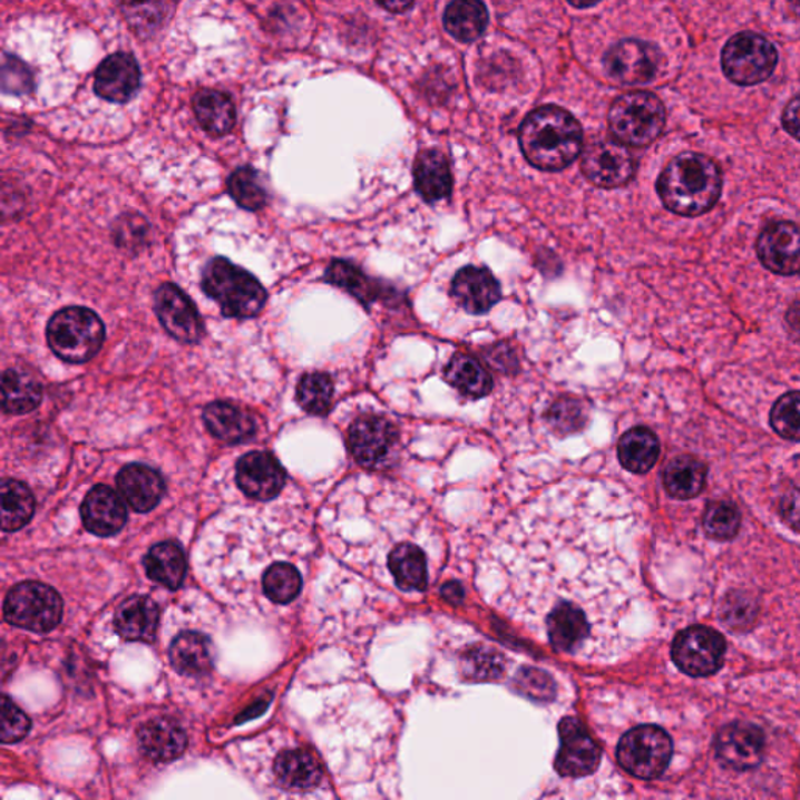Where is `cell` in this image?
<instances>
[{"label":"cell","instance_id":"obj_1","mask_svg":"<svg viewBox=\"0 0 800 800\" xmlns=\"http://www.w3.org/2000/svg\"><path fill=\"white\" fill-rule=\"evenodd\" d=\"M615 516L582 497L520 508L492 545V604L560 654L584 662L615 656L635 597L609 526Z\"/></svg>","mask_w":800,"mask_h":800},{"label":"cell","instance_id":"obj_2","mask_svg":"<svg viewBox=\"0 0 800 800\" xmlns=\"http://www.w3.org/2000/svg\"><path fill=\"white\" fill-rule=\"evenodd\" d=\"M520 149L528 163L543 170H562L582 153V128L568 111L555 105L537 108L519 130Z\"/></svg>","mask_w":800,"mask_h":800},{"label":"cell","instance_id":"obj_3","mask_svg":"<svg viewBox=\"0 0 800 800\" xmlns=\"http://www.w3.org/2000/svg\"><path fill=\"white\" fill-rule=\"evenodd\" d=\"M656 188L671 212L681 216L704 215L720 199L721 170L705 155L682 154L664 168Z\"/></svg>","mask_w":800,"mask_h":800},{"label":"cell","instance_id":"obj_4","mask_svg":"<svg viewBox=\"0 0 800 800\" xmlns=\"http://www.w3.org/2000/svg\"><path fill=\"white\" fill-rule=\"evenodd\" d=\"M202 289L225 316L247 320L262 312L266 291L254 275L225 258L212 260L202 274Z\"/></svg>","mask_w":800,"mask_h":800},{"label":"cell","instance_id":"obj_5","mask_svg":"<svg viewBox=\"0 0 800 800\" xmlns=\"http://www.w3.org/2000/svg\"><path fill=\"white\" fill-rule=\"evenodd\" d=\"M104 340L103 321L84 306L60 310L48 325L50 349L66 363H87L103 349Z\"/></svg>","mask_w":800,"mask_h":800},{"label":"cell","instance_id":"obj_6","mask_svg":"<svg viewBox=\"0 0 800 800\" xmlns=\"http://www.w3.org/2000/svg\"><path fill=\"white\" fill-rule=\"evenodd\" d=\"M609 127L621 143L643 147L660 137L666 123L662 100L646 91H633L615 100Z\"/></svg>","mask_w":800,"mask_h":800},{"label":"cell","instance_id":"obj_7","mask_svg":"<svg viewBox=\"0 0 800 800\" xmlns=\"http://www.w3.org/2000/svg\"><path fill=\"white\" fill-rule=\"evenodd\" d=\"M6 619L26 631L46 633L56 628L64 616V602L56 589L38 582L14 586L3 605Z\"/></svg>","mask_w":800,"mask_h":800},{"label":"cell","instance_id":"obj_8","mask_svg":"<svg viewBox=\"0 0 800 800\" xmlns=\"http://www.w3.org/2000/svg\"><path fill=\"white\" fill-rule=\"evenodd\" d=\"M673 757V741L656 725L628 730L617 744V761L628 774L652 780L662 775Z\"/></svg>","mask_w":800,"mask_h":800},{"label":"cell","instance_id":"obj_9","mask_svg":"<svg viewBox=\"0 0 800 800\" xmlns=\"http://www.w3.org/2000/svg\"><path fill=\"white\" fill-rule=\"evenodd\" d=\"M777 66L774 45L761 35L744 32L730 38L722 50V69L733 84L751 87L772 76Z\"/></svg>","mask_w":800,"mask_h":800},{"label":"cell","instance_id":"obj_10","mask_svg":"<svg viewBox=\"0 0 800 800\" xmlns=\"http://www.w3.org/2000/svg\"><path fill=\"white\" fill-rule=\"evenodd\" d=\"M724 638L713 628L694 625L675 636L673 660L679 670L693 677H706L724 663Z\"/></svg>","mask_w":800,"mask_h":800},{"label":"cell","instance_id":"obj_11","mask_svg":"<svg viewBox=\"0 0 800 800\" xmlns=\"http://www.w3.org/2000/svg\"><path fill=\"white\" fill-rule=\"evenodd\" d=\"M398 429L388 419L367 414L349 429L348 442L353 458L368 469H382L398 446Z\"/></svg>","mask_w":800,"mask_h":800},{"label":"cell","instance_id":"obj_12","mask_svg":"<svg viewBox=\"0 0 800 800\" xmlns=\"http://www.w3.org/2000/svg\"><path fill=\"white\" fill-rule=\"evenodd\" d=\"M604 64L612 79L625 85H643L655 79L663 58L648 42L625 40L608 50Z\"/></svg>","mask_w":800,"mask_h":800},{"label":"cell","instance_id":"obj_13","mask_svg":"<svg viewBox=\"0 0 800 800\" xmlns=\"http://www.w3.org/2000/svg\"><path fill=\"white\" fill-rule=\"evenodd\" d=\"M582 170L592 184L601 188H617L627 184L635 174V160L621 143L601 139L586 147Z\"/></svg>","mask_w":800,"mask_h":800},{"label":"cell","instance_id":"obj_14","mask_svg":"<svg viewBox=\"0 0 800 800\" xmlns=\"http://www.w3.org/2000/svg\"><path fill=\"white\" fill-rule=\"evenodd\" d=\"M560 751L555 769L562 777L592 775L599 768L602 751L588 730L577 718H565L560 722Z\"/></svg>","mask_w":800,"mask_h":800},{"label":"cell","instance_id":"obj_15","mask_svg":"<svg viewBox=\"0 0 800 800\" xmlns=\"http://www.w3.org/2000/svg\"><path fill=\"white\" fill-rule=\"evenodd\" d=\"M155 313L166 332L181 343L194 344L201 340L204 332L201 314L173 283H165L155 293Z\"/></svg>","mask_w":800,"mask_h":800},{"label":"cell","instance_id":"obj_16","mask_svg":"<svg viewBox=\"0 0 800 800\" xmlns=\"http://www.w3.org/2000/svg\"><path fill=\"white\" fill-rule=\"evenodd\" d=\"M757 252L761 263L780 275L800 274V227L779 221L760 233Z\"/></svg>","mask_w":800,"mask_h":800},{"label":"cell","instance_id":"obj_17","mask_svg":"<svg viewBox=\"0 0 800 800\" xmlns=\"http://www.w3.org/2000/svg\"><path fill=\"white\" fill-rule=\"evenodd\" d=\"M236 481L244 495L256 500L274 499L285 487L286 474L270 452L246 453L236 465Z\"/></svg>","mask_w":800,"mask_h":800},{"label":"cell","instance_id":"obj_18","mask_svg":"<svg viewBox=\"0 0 800 800\" xmlns=\"http://www.w3.org/2000/svg\"><path fill=\"white\" fill-rule=\"evenodd\" d=\"M763 733L745 722H736L721 730L716 740V757L722 767L748 771L759 767L763 757Z\"/></svg>","mask_w":800,"mask_h":800},{"label":"cell","instance_id":"obj_19","mask_svg":"<svg viewBox=\"0 0 800 800\" xmlns=\"http://www.w3.org/2000/svg\"><path fill=\"white\" fill-rule=\"evenodd\" d=\"M81 519L97 537H113L126 526L127 510L123 496L104 485L92 488L81 504Z\"/></svg>","mask_w":800,"mask_h":800},{"label":"cell","instance_id":"obj_20","mask_svg":"<svg viewBox=\"0 0 800 800\" xmlns=\"http://www.w3.org/2000/svg\"><path fill=\"white\" fill-rule=\"evenodd\" d=\"M452 294L466 312L481 314L499 302L500 286L485 267L466 266L453 277Z\"/></svg>","mask_w":800,"mask_h":800},{"label":"cell","instance_id":"obj_21","mask_svg":"<svg viewBox=\"0 0 800 800\" xmlns=\"http://www.w3.org/2000/svg\"><path fill=\"white\" fill-rule=\"evenodd\" d=\"M139 87L137 60L128 53H115L97 68L95 89L97 96L110 103H126Z\"/></svg>","mask_w":800,"mask_h":800},{"label":"cell","instance_id":"obj_22","mask_svg":"<svg viewBox=\"0 0 800 800\" xmlns=\"http://www.w3.org/2000/svg\"><path fill=\"white\" fill-rule=\"evenodd\" d=\"M119 495L135 511L147 513L160 504L165 484L160 474L146 465H128L118 474Z\"/></svg>","mask_w":800,"mask_h":800},{"label":"cell","instance_id":"obj_23","mask_svg":"<svg viewBox=\"0 0 800 800\" xmlns=\"http://www.w3.org/2000/svg\"><path fill=\"white\" fill-rule=\"evenodd\" d=\"M160 609L150 597H128L119 605L115 616L116 631L128 641L150 643L157 635Z\"/></svg>","mask_w":800,"mask_h":800},{"label":"cell","instance_id":"obj_24","mask_svg":"<svg viewBox=\"0 0 800 800\" xmlns=\"http://www.w3.org/2000/svg\"><path fill=\"white\" fill-rule=\"evenodd\" d=\"M138 743L155 763H169L185 752L186 735L177 722L157 718L138 730Z\"/></svg>","mask_w":800,"mask_h":800},{"label":"cell","instance_id":"obj_25","mask_svg":"<svg viewBox=\"0 0 800 800\" xmlns=\"http://www.w3.org/2000/svg\"><path fill=\"white\" fill-rule=\"evenodd\" d=\"M274 774L277 783L290 791H312L322 780L320 761L305 749H290L279 753Z\"/></svg>","mask_w":800,"mask_h":800},{"label":"cell","instance_id":"obj_26","mask_svg":"<svg viewBox=\"0 0 800 800\" xmlns=\"http://www.w3.org/2000/svg\"><path fill=\"white\" fill-rule=\"evenodd\" d=\"M204 422L217 440L238 445L254 437L255 419L243 407L232 402H213L204 410Z\"/></svg>","mask_w":800,"mask_h":800},{"label":"cell","instance_id":"obj_27","mask_svg":"<svg viewBox=\"0 0 800 800\" xmlns=\"http://www.w3.org/2000/svg\"><path fill=\"white\" fill-rule=\"evenodd\" d=\"M388 568L396 585L403 592H425L429 585V563L417 545L402 543L396 546L388 555Z\"/></svg>","mask_w":800,"mask_h":800},{"label":"cell","instance_id":"obj_28","mask_svg":"<svg viewBox=\"0 0 800 800\" xmlns=\"http://www.w3.org/2000/svg\"><path fill=\"white\" fill-rule=\"evenodd\" d=\"M170 663L178 674L197 677L213 666V648L207 636L196 632L181 633L170 646Z\"/></svg>","mask_w":800,"mask_h":800},{"label":"cell","instance_id":"obj_29","mask_svg":"<svg viewBox=\"0 0 800 800\" xmlns=\"http://www.w3.org/2000/svg\"><path fill=\"white\" fill-rule=\"evenodd\" d=\"M414 182L418 193L427 202H437L452 192V173L445 155L438 150H425L418 155L414 165Z\"/></svg>","mask_w":800,"mask_h":800},{"label":"cell","instance_id":"obj_30","mask_svg":"<svg viewBox=\"0 0 800 800\" xmlns=\"http://www.w3.org/2000/svg\"><path fill=\"white\" fill-rule=\"evenodd\" d=\"M194 111L202 128L212 137H224L236 123L232 97L216 89H204L194 99Z\"/></svg>","mask_w":800,"mask_h":800},{"label":"cell","instance_id":"obj_31","mask_svg":"<svg viewBox=\"0 0 800 800\" xmlns=\"http://www.w3.org/2000/svg\"><path fill=\"white\" fill-rule=\"evenodd\" d=\"M617 456L627 471L635 474L651 471L660 456L658 438L646 427H635L621 438Z\"/></svg>","mask_w":800,"mask_h":800},{"label":"cell","instance_id":"obj_32","mask_svg":"<svg viewBox=\"0 0 800 800\" xmlns=\"http://www.w3.org/2000/svg\"><path fill=\"white\" fill-rule=\"evenodd\" d=\"M147 576L154 582L177 589L184 584L186 576V558L182 547L176 543H160L147 553L145 558Z\"/></svg>","mask_w":800,"mask_h":800},{"label":"cell","instance_id":"obj_33","mask_svg":"<svg viewBox=\"0 0 800 800\" xmlns=\"http://www.w3.org/2000/svg\"><path fill=\"white\" fill-rule=\"evenodd\" d=\"M445 377L461 394L479 399L492 390V379L479 360L457 353L445 369Z\"/></svg>","mask_w":800,"mask_h":800},{"label":"cell","instance_id":"obj_34","mask_svg":"<svg viewBox=\"0 0 800 800\" xmlns=\"http://www.w3.org/2000/svg\"><path fill=\"white\" fill-rule=\"evenodd\" d=\"M705 465L697 458L682 456L674 458L663 474L664 488L675 499H693L704 489Z\"/></svg>","mask_w":800,"mask_h":800},{"label":"cell","instance_id":"obj_35","mask_svg":"<svg viewBox=\"0 0 800 800\" xmlns=\"http://www.w3.org/2000/svg\"><path fill=\"white\" fill-rule=\"evenodd\" d=\"M3 410L11 414H25L37 409L42 399V387L32 374L19 369L3 372Z\"/></svg>","mask_w":800,"mask_h":800},{"label":"cell","instance_id":"obj_36","mask_svg":"<svg viewBox=\"0 0 800 800\" xmlns=\"http://www.w3.org/2000/svg\"><path fill=\"white\" fill-rule=\"evenodd\" d=\"M488 25L487 7L481 0H453L445 13L446 30L460 41H474Z\"/></svg>","mask_w":800,"mask_h":800},{"label":"cell","instance_id":"obj_37","mask_svg":"<svg viewBox=\"0 0 800 800\" xmlns=\"http://www.w3.org/2000/svg\"><path fill=\"white\" fill-rule=\"evenodd\" d=\"M35 497L25 484L6 480L2 484V528L6 531L19 530L32 519Z\"/></svg>","mask_w":800,"mask_h":800},{"label":"cell","instance_id":"obj_38","mask_svg":"<svg viewBox=\"0 0 800 800\" xmlns=\"http://www.w3.org/2000/svg\"><path fill=\"white\" fill-rule=\"evenodd\" d=\"M297 402L306 413L321 414L328 413L333 399L332 379L324 372H310L299 380L297 384Z\"/></svg>","mask_w":800,"mask_h":800},{"label":"cell","instance_id":"obj_39","mask_svg":"<svg viewBox=\"0 0 800 800\" xmlns=\"http://www.w3.org/2000/svg\"><path fill=\"white\" fill-rule=\"evenodd\" d=\"M302 588V577L290 563H275L263 576V589L267 599L289 604L296 599Z\"/></svg>","mask_w":800,"mask_h":800},{"label":"cell","instance_id":"obj_40","mask_svg":"<svg viewBox=\"0 0 800 800\" xmlns=\"http://www.w3.org/2000/svg\"><path fill=\"white\" fill-rule=\"evenodd\" d=\"M546 421L550 429L562 437L581 432L588 422V407L578 399H558L547 411Z\"/></svg>","mask_w":800,"mask_h":800},{"label":"cell","instance_id":"obj_41","mask_svg":"<svg viewBox=\"0 0 800 800\" xmlns=\"http://www.w3.org/2000/svg\"><path fill=\"white\" fill-rule=\"evenodd\" d=\"M325 277H328L330 283L348 291V293L360 299L364 304L375 301L377 296H379L375 283L369 281L367 275L361 273L359 267L352 266V264L333 262L330 264Z\"/></svg>","mask_w":800,"mask_h":800},{"label":"cell","instance_id":"obj_42","mask_svg":"<svg viewBox=\"0 0 800 800\" xmlns=\"http://www.w3.org/2000/svg\"><path fill=\"white\" fill-rule=\"evenodd\" d=\"M228 192L240 207L252 209V212L266 205V189H264L262 178L252 168L235 170L228 181Z\"/></svg>","mask_w":800,"mask_h":800},{"label":"cell","instance_id":"obj_43","mask_svg":"<svg viewBox=\"0 0 800 800\" xmlns=\"http://www.w3.org/2000/svg\"><path fill=\"white\" fill-rule=\"evenodd\" d=\"M771 426L780 437L800 441V391L788 392L771 411Z\"/></svg>","mask_w":800,"mask_h":800},{"label":"cell","instance_id":"obj_44","mask_svg":"<svg viewBox=\"0 0 800 800\" xmlns=\"http://www.w3.org/2000/svg\"><path fill=\"white\" fill-rule=\"evenodd\" d=\"M741 516L735 505L720 500L706 508L704 527L710 537L716 539H732L740 530Z\"/></svg>","mask_w":800,"mask_h":800},{"label":"cell","instance_id":"obj_45","mask_svg":"<svg viewBox=\"0 0 800 800\" xmlns=\"http://www.w3.org/2000/svg\"><path fill=\"white\" fill-rule=\"evenodd\" d=\"M29 716L9 696H3L2 701V741L6 744L17 743L27 736L30 730Z\"/></svg>","mask_w":800,"mask_h":800},{"label":"cell","instance_id":"obj_46","mask_svg":"<svg viewBox=\"0 0 800 800\" xmlns=\"http://www.w3.org/2000/svg\"><path fill=\"white\" fill-rule=\"evenodd\" d=\"M163 0H119L124 14L135 26H154L162 19Z\"/></svg>","mask_w":800,"mask_h":800},{"label":"cell","instance_id":"obj_47","mask_svg":"<svg viewBox=\"0 0 800 800\" xmlns=\"http://www.w3.org/2000/svg\"><path fill=\"white\" fill-rule=\"evenodd\" d=\"M780 510L788 526L800 531V487L792 488L784 495Z\"/></svg>","mask_w":800,"mask_h":800},{"label":"cell","instance_id":"obj_48","mask_svg":"<svg viewBox=\"0 0 800 800\" xmlns=\"http://www.w3.org/2000/svg\"><path fill=\"white\" fill-rule=\"evenodd\" d=\"M782 120L784 130L800 142V96L787 105Z\"/></svg>","mask_w":800,"mask_h":800},{"label":"cell","instance_id":"obj_49","mask_svg":"<svg viewBox=\"0 0 800 800\" xmlns=\"http://www.w3.org/2000/svg\"><path fill=\"white\" fill-rule=\"evenodd\" d=\"M377 2L391 13H403L413 6L414 0H377Z\"/></svg>","mask_w":800,"mask_h":800},{"label":"cell","instance_id":"obj_50","mask_svg":"<svg viewBox=\"0 0 800 800\" xmlns=\"http://www.w3.org/2000/svg\"><path fill=\"white\" fill-rule=\"evenodd\" d=\"M787 322L790 325L791 333L800 340V302H796L787 313Z\"/></svg>","mask_w":800,"mask_h":800},{"label":"cell","instance_id":"obj_51","mask_svg":"<svg viewBox=\"0 0 800 800\" xmlns=\"http://www.w3.org/2000/svg\"><path fill=\"white\" fill-rule=\"evenodd\" d=\"M601 0H569V3H573L574 7H578V9H586V7L596 6V3H599Z\"/></svg>","mask_w":800,"mask_h":800},{"label":"cell","instance_id":"obj_52","mask_svg":"<svg viewBox=\"0 0 800 800\" xmlns=\"http://www.w3.org/2000/svg\"><path fill=\"white\" fill-rule=\"evenodd\" d=\"M788 3H790L791 13L800 19V0H788Z\"/></svg>","mask_w":800,"mask_h":800}]
</instances>
